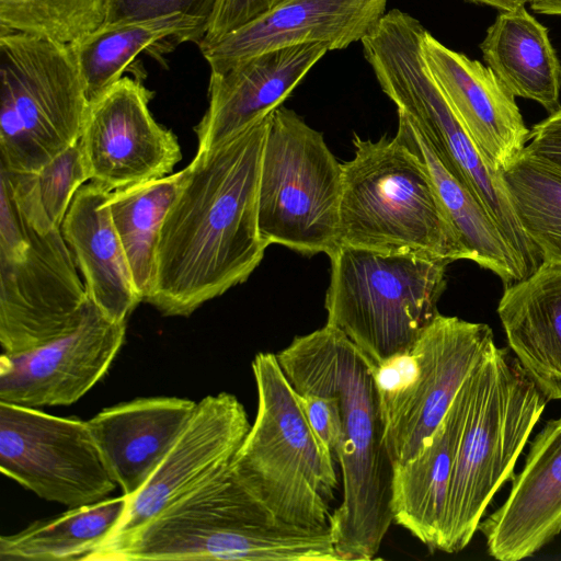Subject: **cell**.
<instances>
[{
  "instance_id": "6da1fadb",
  "label": "cell",
  "mask_w": 561,
  "mask_h": 561,
  "mask_svg": "<svg viewBox=\"0 0 561 561\" xmlns=\"http://www.w3.org/2000/svg\"><path fill=\"white\" fill-rule=\"evenodd\" d=\"M271 115V114H270ZM270 115L204 150L184 168L159 238L145 301L168 317H187L244 283L267 245L257 196Z\"/></svg>"
},
{
  "instance_id": "7a4b0ae2",
  "label": "cell",
  "mask_w": 561,
  "mask_h": 561,
  "mask_svg": "<svg viewBox=\"0 0 561 561\" xmlns=\"http://www.w3.org/2000/svg\"><path fill=\"white\" fill-rule=\"evenodd\" d=\"M276 358L297 393L339 398L343 499L329 528L341 561L373 560L393 522V462L371 366L343 332L327 323L296 336Z\"/></svg>"
},
{
  "instance_id": "3957f363",
  "label": "cell",
  "mask_w": 561,
  "mask_h": 561,
  "mask_svg": "<svg viewBox=\"0 0 561 561\" xmlns=\"http://www.w3.org/2000/svg\"><path fill=\"white\" fill-rule=\"evenodd\" d=\"M84 560L341 561L329 527L277 518L236 480L230 466Z\"/></svg>"
},
{
  "instance_id": "277c9868",
  "label": "cell",
  "mask_w": 561,
  "mask_h": 561,
  "mask_svg": "<svg viewBox=\"0 0 561 561\" xmlns=\"http://www.w3.org/2000/svg\"><path fill=\"white\" fill-rule=\"evenodd\" d=\"M425 32L417 19L392 9L360 42L364 57L383 93L488 210L527 277L542 259L515 216L501 172L463 128L432 78L422 54Z\"/></svg>"
},
{
  "instance_id": "5b68a950",
  "label": "cell",
  "mask_w": 561,
  "mask_h": 561,
  "mask_svg": "<svg viewBox=\"0 0 561 561\" xmlns=\"http://www.w3.org/2000/svg\"><path fill=\"white\" fill-rule=\"evenodd\" d=\"M469 398L442 522L438 549L461 551L478 530L548 400L507 348L496 345L467 377Z\"/></svg>"
},
{
  "instance_id": "8992f818",
  "label": "cell",
  "mask_w": 561,
  "mask_h": 561,
  "mask_svg": "<svg viewBox=\"0 0 561 561\" xmlns=\"http://www.w3.org/2000/svg\"><path fill=\"white\" fill-rule=\"evenodd\" d=\"M353 144V158L342 163L340 244L468 260L425 162L404 136L355 135Z\"/></svg>"
},
{
  "instance_id": "52a82bcc",
  "label": "cell",
  "mask_w": 561,
  "mask_h": 561,
  "mask_svg": "<svg viewBox=\"0 0 561 561\" xmlns=\"http://www.w3.org/2000/svg\"><path fill=\"white\" fill-rule=\"evenodd\" d=\"M252 371L256 415L230 470L277 518L299 527H329L335 460L309 425L276 354H256Z\"/></svg>"
},
{
  "instance_id": "ba28073f",
  "label": "cell",
  "mask_w": 561,
  "mask_h": 561,
  "mask_svg": "<svg viewBox=\"0 0 561 561\" xmlns=\"http://www.w3.org/2000/svg\"><path fill=\"white\" fill-rule=\"evenodd\" d=\"M329 257L327 324L343 332L371 368L411 346L439 313L448 261L347 244Z\"/></svg>"
},
{
  "instance_id": "9c48e42d",
  "label": "cell",
  "mask_w": 561,
  "mask_h": 561,
  "mask_svg": "<svg viewBox=\"0 0 561 561\" xmlns=\"http://www.w3.org/2000/svg\"><path fill=\"white\" fill-rule=\"evenodd\" d=\"M88 108L70 46L0 32V170L39 171L79 141Z\"/></svg>"
},
{
  "instance_id": "30bf717a",
  "label": "cell",
  "mask_w": 561,
  "mask_h": 561,
  "mask_svg": "<svg viewBox=\"0 0 561 561\" xmlns=\"http://www.w3.org/2000/svg\"><path fill=\"white\" fill-rule=\"evenodd\" d=\"M0 187V344L13 354L75 329L89 298L60 228Z\"/></svg>"
},
{
  "instance_id": "8fae6325",
  "label": "cell",
  "mask_w": 561,
  "mask_h": 561,
  "mask_svg": "<svg viewBox=\"0 0 561 561\" xmlns=\"http://www.w3.org/2000/svg\"><path fill=\"white\" fill-rule=\"evenodd\" d=\"M343 170L323 135L284 106L268 118L259 180L263 242L330 255L340 245Z\"/></svg>"
},
{
  "instance_id": "7c38bea8",
  "label": "cell",
  "mask_w": 561,
  "mask_h": 561,
  "mask_svg": "<svg viewBox=\"0 0 561 561\" xmlns=\"http://www.w3.org/2000/svg\"><path fill=\"white\" fill-rule=\"evenodd\" d=\"M494 346L488 324L438 313L411 346L371 368L393 466L419 451Z\"/></svg>"
},
{
  "instance_id": "4fadbf2b",
  "label": "cell",
  "mask_w": 561,
  "mask_h": 561,
  "mask_svg": "<svg viewBox=\"0 0 561 561\" xmlns=\"http://www.w3.org/2000/svg\"><path fill=\"white\" fill-rule=\"evenodd\" d=\"M0 470L39 497L69 508L117 485L87 421L0 402Z\"/></svg>"
},
{
  "instance_id": "5bb4252c",
  "label": "cell",
  "mask_w": 561,
  "mask_h": 561,
  "mask_svg": "<svg viewBox=\"0 0 561 561\" xmlns=\"http://www.w3.org/2000/svg\"><path fill=\"white\" fill-rule=\"evenodd\" d=\"M152 98L140 80L122 77L89 103L79 138L89 181L115 191L173 171L181 149L153 118Z\"/></svg>"
},
{
  "instance_id": "9a60e30c",
  "label": "cell",
  "mask_w": 561,
  "mask_h": 561,
  "mask_svg": "<svg viewBox=\"0 0 561 561\" xmlns=\"http://www.w3.org/2000/svg\"><path fill=\"white\" fill-rule=\"evenodd\" d=\"M126 322L107 318L90 299L68 333L22 353L0 357V402L28 408L70 405L107 373Z\"/></svg>"
},
{
  "instance_id": "2e32d148",
  "label": "cell",
  "mask_w": 561,
  "mask_h": 561,
  "mask_svg": "<svg viewBox=\"0 0 561 561\" xmlns=\"http://www.w3.org/2000/svg\"><path fill=\"white\" fill-rule=\"evenodd\" d=\"M250 427L244 407L231 393L209 394L197 402L161 462L142 486L127 496L123 517L99 547L131 535L192 489L229 467Z\"/></svg>"
},
{
  "instance_id": "e0dca14e",
  "label": "cell",
  "mask_w": 561,
  "mask_h": 561,
  "mask_svg": "<svg viewBox=\"0 0 561 561\" xmlns=\"http://www.w3.org/2000/svg\"><path fill=\"white\" fill-rule=\"evenodd\" d=\"M388 0H282L217 43L201 49L210 71L222 72L259 54L302 44L328 50L362 42L386 14Z\"/></svg>"
},
{
  "instance_id": "ac0fdd59",
  "label": "cell",
  "mask_w": 561,
  "mask_h": 561,
  "mask_svg": "<svg viewBox=\"0 0 561 561\" xmlns=\"http://www.w3.org/2000/svg\"><path fill=\"white\" fill-rule=\"evenodd\" d=\"M422 54L454 114L501 172L525 149L529 136L515 96L488 66L446 47L427 30Z\"/></svg>"
},
{
  "instance_id": "d6986e66",
  "label": "cell",
  "mask_w": 561,
  "mask_h": 561,
  "mask_svg": "<svg viewBox=\"0 0 561 561\" xmlns=\"http://www.w3.org/2000/svg\"><path fill=\"white\" fill-rule=\"evenodd\" d=\"M320 44L265 51L210 71L208 107L195 126L197 150L213 147L270 115L328 53Z\"/></svg>"
},
{
  "instance_id": "ffe728a7",
  "label": "cell",
  "mask_w": 561,
  "mask_h": 561,
  "mask_svg": "<svg viewBox=\"0 0 561 561\" xmlns=\"http://www.w3.org/2000/svg\"><path fill=\"white\" fill-rule=\"evenodd\" d=\"M478 530L500 561L534 556L561 531V416L549 420L531 442L511 492Z\"/></svg>"
},
{
  "instance_id": "44dd1931",
  "label": "cell",
  "mask_w": 561,
  "mask_h": 561,
  "mask_svg": "<svg viewBox=\"0 0 561 561\" xmlns=\"http://www.w3.org/2000/svg\"><path fill=\"white\" fill-rule=\"evenodd\" d=\"M197 403L175 397L137 398L87 421L104 461L126 496L134 495L172 447Z\"/></svg>"
},
{
  "instance_id": "7402d4cb",
  "label": "cell",
  "mask_w": 561,
  "mask_h": 561,
  "mask_svg": "<svg viewBox=\"0 0 561 561\" xmlns=\"http://www.w3.org/2000/svg\"><path fill=\"white\" fill-rule=\"evenodd\" d=\"M111 192L92 181L82 185L60 230L83 277L88 298L111 320L126 322L142 300L111 218Z\"/></svg>"
},
{
  "instance_id": "603a6c76",
  "label": "cell",
  "mask_w": 561,
  "mask_h": 561,
  "mask_svg": "<svg viewBox=\"0 0 561 561\" xmlns=\"http://www.w3.org/2000/svg\"><path fill=\"white\" fill-rule=\"evenodd\" d=\"M497 314L522 369L548 401L561 400V263L505 287Z\"/></svg>"
},
{
  "instance_id": "cb8c5ba5",
  "label": "cell",
  "mask_w": 561,
  "mask_h": 561,
  "mask_svg": "<svg viewBox=\"0 0 561 561\" xmlns=\"http://www.w3.org/2000/svg\"><path fill=\"white\" fill-rule=\"evenodd\" d=\"M467 378L444 419L419 451L393 466V522L437 550L453 466L467 413Z\"/></svg>"
},
{
  "instance_id": "d4e9b609",
  "label": "cell",
  "mask_w": 561,
  "mask_h": 561,
  "mask_svg": "<svg viewBox=\"0 0 561 561\" xmlns=\"http://www.w3.org/2000/svg\"><path fill=\"white\" fill-rule=\"evenodd\" d=\"M208 22L183 13L102 25L71 46L89 103L116 83L141 51L163 61L179 44L203 41Z\"/></svg>"
},
{
  "instance_id": "484cf974",
  "label": "cell",
  "mask_w": 561,
  "mask_h": 561,
  "mask_svg": "<svg viewBox=\"0 0 561 561\" xmlns=\"http://www.w3.org/2000/svg\"><path fill=\"white\" fill-rule=\"evenodd\" d=\"M486 66L514 95L539 103L552 114L561 108V64L548 30L525 5L500 11L480 44Z\"/></svg>"
},
{
  "instance_id": "4316f807",
  "label": "cell",
  "mask_w": 561,
  "mask_h": 561,
  "mask_svg": "<svg viewBox=\"0 0 561 561\" xmlns=\"http://www.w3.org/2000/svg\"><path fill=\"white\" fill-rule=\"evenodd\" d=\"M398 129L426 164L440 205L468 260L497 275L505 287L525 278L520 263L484 206L438 159L398 111Z\"/></svg>"
},
{
  "instance_id": "83f0119b",
  "label": "cell",
  "mask_w": 561,
  "mask_h": 561,
  "mask_svg": "<svg viewBox=\"0 0 561 561\" xmlns=\"http://www.w3.org/2000/svg\"><path fill=\"white\" fill-rule=\"evenodd\" d=\"M128 497L103 499L35 520L19 533L0 537L2 561L84 560L113 531Z\"/></svg>"
},
{
  "instance_id": "f1b7e54d",
  "label": "cell",
  "mask_w": 561,
  "mask_h": 561,
  "mask_svg": "<svg viewBox=\"0 0 561 561\" xmlns=\"http://www.w3.org/2000/svg\"><path fill=\"white\" fill-rule=\"evenodd\" d=\"M184 179V169L112 191L107 205L138 295L151 290L156 253L168 210Z\"/></svg>"
},
{
  "instance_id": "f546056e",
  "label": "cell",
  "mask_w": 561,
  "mask_h": 561,
  "mask_svg": "<svg viewBox=\"0 0 561 561\" xmlns=\"http://www.w3.org/2000/svg\"><path fill=\"white\" fill-rule=\"evenodd\" d=\"M501 174L515 216L542 262L561 263V169L523 150Z\"/></svg>"
},
{
  "instance_id": "4dcf8cb0",
  "label": "cell",
  "mask_w": 561,
  "mask_h": 561,
  "mask_svg": "<svg viewBox=\"0 0 561 561\" xmlns=\"http://www.w3.org/2000/svg\"><path fill=\"white\" fill-rule=\"evenodd\" d=\"M106 0H0V32L73 46L104 23Z\"/></svg>"
},
{
  "instance_id": "1f68e13d",
  "label": "cell",
  "mask_w": 561,
  "mask_h": 561,
  "mask_svg": "<svg viewBox=\"0 0 561 561\" xmlns=\"http://www.w3.org/2000/svg\"><path fill=\"white\" fill-rule=\"evenodd\" d=\"M31 175L42 208L60 228L73 196L89 180L79 141Z\"/></svg>"
},
{
  "instance_id": "d6a6232c",
  "label": "cell",
  "mask_w": 561,
  "mask_h": 561,
  "mask_svg": "<svg viewBox=\"0 0 561 561\" xmlns=\"http://www.w3.org/2000/svg\"><path fill=\"white\" fill-rule=\"evenodd\" d=\"M218 0H106L103 25L154 19L183 13L208 23Z\"/></svg>"
},
{
  "instance_id": "836d02e7",
  "label": "cell",
  "mask_w": 561,
  "mask_h": 561,
  "mask_svg": "<svg viewBox=\"0 0 561 561\" xmlns=\"http://www.w3.org/2000/svg\"><path fill=\"white\" fill-rule=\"evenodd\" d=\"M296 394L313 433L336 462L342 434L339 398L335 394Z\"/></svg>"
},
{
  "instance_id": "e575fe53",
  "label": "cell",
  "mask_w": 561,
  "mask_h": 561,
  "mask_svg": "<svg viewBox=\"0 0 561 561\" xmlns=\"http://www.w3.org/2000/svg\"><path fill=\"white\" fill-rule=\"evenodd\" d=\"M282 0H218L207 32L198 45L206 48L264 14Z\"/></svg>"
},
{
  "instance_id": "d590c367",
  "label": "cell",
  "mask_w": 561,
  "mask_h": 561,
  "mask_svg": "<svg viewBox=\"0 0 561 561\" xmlns=\"http://www.w3.org/2000/svg\"><path fill=\"white\" fill-rule=\"evenodd\" d=\"M524 150L561 169V108L533 126Z\"/></svg>"
},
{
  "instance_id": "8d00e7d4",
  "label": "cell",
  "mask_w": 561,
  "mask_h": 561,
  "mask_svg": "<svg viewBox=\"0 0 561 561\" xmlns=\"http://www.w3.org/2000/svg\"><path fill=\"white\" fill-rule=\"evenodd\" d=\"M528 2L538 14L561 15V0H528Z\"/></svg>"
},
{
  "instance_id": "74e56055",
  "label": "cell",
  "mask_w": 561,
  "mask_h": 561,
  "mask_svg": "<svg viewBox=\"0 0 561 561\" xmlns=\"http://www.w3.org/2000/svg\"><path fill=\"white\" fill-rule=\"evenodd\" d=\"M470 2L490 5L500 11L514 10L524 7L528 0H468Z\"/></svg>"
}]
</instances>
